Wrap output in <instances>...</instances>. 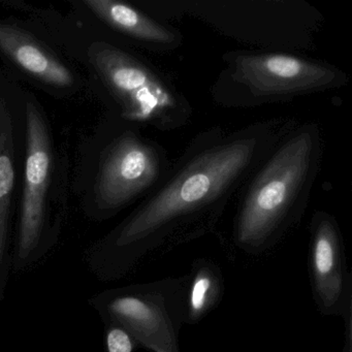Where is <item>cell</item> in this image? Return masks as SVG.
Returning a JSON list of instances; mask_svg holds the SVG:
<instances>
[{
  "instance_id": "1",
  "label": "cell",
  "mask_w": 352,
  "mask_h": 352,
  "mask_svg": "<svg viewBox=\"0 0 352 352\" xmlns=\"http://www.w3.org/2000/svg\"><path fill=\"white\" fill-rule=\"evenodd\" d=\"M296 123L273 118L230 133L213 126L197 133L160 186L90 245L89 271L100 281H118L149 257L213 232L232 197Z\"/></svg>"
},
{
  "instance_id": "2",
  "label": "cell",
  "mask_w": 352,
  "mask_h": 352,
  "mask_svg": "<svg viewBox=\"0 0 352 352\" xmlns=\"http://www.w3.org/2000/svg\"><path fill=\"white\" fill-rule=\"evenodd\" d=\"M87 19L84 28L81 21H60L51 12H41L34 23L69 60L85 67L90 88L106 104L107 114L162 133L188 125L192 106L172 78Z\"/></svg>"
},
{
  "instance_id": "3",
  "label": "cell",
  "mask_w": 352,
  "mask_h": 352,
  "mask_svg": "<svg viewBox=\"0 0 352 352\" xmlns=\"http://www.w3.org/2000/svg\"><path fill=\"white\" fill-rule=\"evenodd\" d=\"M323 140L315 122L288 129L239 193L230 242L261 256L300 223L320 170Z\"/></svg>"
},
{
  "instance_id": "4",
  "label": "cell",
  "mask_w": 352,
  "mask_h": 352,
  "mask_svg": "<svg viewBox=\"0 0 352 352\" xmlns=\"http://www.w3.org/2000/svg\"><path fill=\"white\" fill-rule=\"evenodd\" d=\"M172 162L162 144L141 127L107 114L82 142L69 176V190L94 221L112 219L160 186Z\"/></svg>"
},
{
  "instance_id": "5",
  "label": "cell",
  "mask_w": 352,
  "mask_h": 352,
  "mask_svg": "<svg viewBox=\"0 0 352 352\" xmlns=\"http://www.w3.org/2000/svg\"><path fill=\"white\" fill-rule=\"evenodd\" d=\"M28 147L22 177L12 271L40 263L59 242L67 215V156L59 152L44 107L28 90Z\"/></svg>"
},
{
  "instance_id": "6",
  "label": "cell",
  "mask_w": 352,
  "mask_h": 352,
  "mask_svg": "<svg viewBox=\"0 0 352 352\" xmlns=\"http://www.w3.org/2000/svg\"><path fill=\"white\" fill-rule=\"evenodd\" d=\"M156 17H191L261 50L302 53L316 47L319 10L304 0H139Z\"/></svg>"
},
{
  "instance_id": "7",
  "label": "cell",
  "mask_w": 352,
  "mask_h": 352,
  "mask_svg": "<svg viewBox=\"0 0 352 352\" xmlns=\"http://www.w3.org/2000/svg\"><path fill=\"white\" fill-rule=\"evenodd\" d=\"M210 89L212 100L226 109H255L341 89L349 76L335 65L302 53L228 51Z\"/></svg>"
},
{
  "instance_id": "8",
  "label": "cell",
  "mask_w": 352,
  "mask_h": 352,
  "mask_svg": "<svg viewBox=\"0 0 352 352\" xmlns=\"http://www.w3.org/2000/svg\"><path fill=\"white\" fill-rule=\"evenodd\" d=\"M187 276L129 284L98 292L88 304L102 322H115L151 352H181Z\"/></svg>"
},
{
  "instance_id": "9",
  "label": "cell",
  "mask_w": 352,
  "mask_h": 352,
  "mask_svg": "<svg viewBox=\"0 0 352 352\" xmlns=\"http://www.w3.org/2000/svg\"><path fill=\"white\" fill-rule=\"evenodd\" d=\"M28 90L17 77L0 69V310L13 259V226L26 147Z\"/></svg>"
},
{
  "instance_id": "10",
  "label": "cell",
  "mask_w": 352,
  "mask_h": 352,
  "mask_svg": "<svg viewBox=\"0 0 352 352\" xmlns=\"http://www.w3.org/2000/svg\"><path fill=\"white\" fill-rule=\"evenodd\" d=\"M0 57L15 77L51 96L69 98L85 87L72 61L28 22L0 19Z\"/></svg>"
},
{
  "instance_id": "11",
  "label": "cell",
  "mask_w": 352,
  "mask_h": 352,
  "mask_svg": "<svg viewBox=\"0 0 352 352\" xmlns=\"http://www.w3.org/2000/svg\"><path fill=\"white\" fill-rule=\"evenodd\" d=\"M309 232L308 270L313 300L321 314L344 316L351 311L352 279L339 223L331 214L316 211Z\"/></svg>"
},
{
  "instance_id": "12",
  "label": "cell",
  "mask_w": 352,
  "mask_h": 352,
  "mask_svg": "<svg viewBox=\"0 0 352 352\" xmlns=\"http://www.w3.org/2000/svg\"><path fill=\"white\" fill-rule=\"evenodd\" d=\"M79 10L102 32L121 44L154 53H170L183 45L172 23L133 3L119 0H81Z\"/></svg>"
},
{
  "instance_id": "13",
  "label": "cell",
  "mask_w": 352,
  "mask_h": 352,
  "mask_svg": "<svg viewBox=\"0 0 352 352\" xmlns=\"http://www.w3.org/2000/svg\"><path fill=\"white\" fill-rule=\"evenodd\" d=\"M186 276L185 324L195 325L221 302L226 283L221 267L208 258L195 259Z\"/></svg>"
},
{
  "instance_id": "14",
  "label": "cell",
  "mask_w": 352,
  "mask_h": 352,
  "mask_svg": "<svg viewBox=\"0 0 352 352\" xmlns=\"http://www.w3.org/2000/svg\"><path fill=\"white\" fill-rule=\"evenodd\" d=\"M106 352H135L139 347L135 338L118 323L104 322Z\"/></svg>"
}]
</instances>
